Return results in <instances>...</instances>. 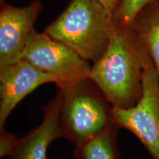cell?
Instances as JSON below:
<instances>
[{
    "label": "cell",
    "mask_w": 159,
    "mask_h": 159,
    "mask_svg": "<svg viewBox=\"0 0 159 159\" xmlns=\"http://www.w3.org/2000/svg\"><path fill=\"white\" fill-rule=\"evenodd\" d=\"M150 60L131 25H116L106 49L92 63L89 77L114 108H128L142 97L143 75Z\"/></svg>",
    "instance_id": "1"
},
{
    "label": "cell",
    "mask_w": 159,
    "mask_h": 159,
    "mask_svg": "<svg viewBox=\"0 0 159 159\" xmlns=\"http://www.w3.org/2000/svg\"><path fill=\"white\" fill-rule=\"evenodd\" d=\"M115 25L114 16L97 0H70L43 31L94 63L106 49Z\"/></svg>",
    "instance_id": "2"
},
{
    "label": "cell",
    "mask_w": 159,
    "mask_h": 159,
    "mask_svg": "<svg viewBox=\"0 0 159 159\" xmlns=\"http://www.w3.org/2000/svg\"><path fill=\"white\" fill-rule=\"evenodd\" d=\"M57 89L61 93L62 138L75 146L88 142L115 125L114 107L90 77Z\"/></svg>",
    "instance_id": "3"
},
{
    "label": "cell",
    "mask_w": 159,
    "mask_h": 159,
    "mask_svg": "<svg viewBox=\"0 0 159 159\" xmlns=\"http://www.w3.org/2000/svg\"><path fill=\"white\" fill-rule=\"evenodd\" d=\"M115 124L132 133L152 159H159V77L152 59L143 75L142 94L134 106L113 108Z\"/></svg>",
    "instance_id": "4"
},
{
    "label": "cell",
    "mask_w": 159,
    "mask_h": 159,
    "mask_svg": "<svg viewBox=\"0 0 159 159\" xmlns=\"http://www.w3.org/2000/svg\"><path fill=\"white\" fill-rule=\"evenodd\" d=\"M53 75L57 88L89 77L91 65L72 49L44 31L31 33L21 58Z\"/></svg>",
    "instance_id": "5"
},
{
    "label": "cell",
    "mask_w": 159,
    "mask_h": 159,
    "mask_svg": "<svg viewBox=\"0 0 159 159\" xmlns=\"http://www.w3.org/2000/svg\"><path fill=\"white\" fill-rule=\"evenodd\" d=\"M40 0L18 7L1 0L0 5V65L19 61L34 25L42 11Z\"/></svg>",
    "instance_id": "6"
},
{
    "label": "cell",
    "mask_w": 159,
    "mask_h": 159,
    "mask_svg": "<svg viewBox=\"0 0 159 159\" xmlns=\"http://www.w3.org/2000/svg\"><path fill=\"white\" fill-rule=\"evenodd\" d=\"M57 80L25 60L0 65V129L22 99L41 85Z\"/></svg>",
    "instance_id": "7"
},
{
    "label": "cell",
    "mask_w": 159,
    "mask_h": 159,
    "mask_svg": "<svg viewBox=\"0 0 159 159\" xmlns=\"http://www.w3.org/2000/svg\"><path fill=\"white\" fill-rule=\"evenodd\" d=\"M61 93L55 96L43 108L42 122L21 139L10 155V159H48L47 151L50 144L62 137L60 125Z\"/></svg>",
    "instance_id": "8"
},
{
    "label": "cell",
    "mask_w": 159,
    "mask_h": 159,
    "mask_svg": "<svg viewBox=\"0 0 159 159\" xmlns=\"http://www.w3.org/2000/svg\"><path fill=\"white\" fill-rule=\"evenodd\" d=\"M131 27L142 40L152 59L159 77V2L145 5L135 17Z\"/></svg>",
    "instance_id": "9"
},
{
    "label": "cell",
    "mask_w": 159,
    "mask_h": 159,
    "mask_svg": "<svg viewBox=\"0 0 159 159\" xmlns=\"http://www.w3.org/2000/svg\"><path fill=\"white\" fill-rule=\"evenodd\" d=\"M115 124L82 144L75 146L74 159H120Z\"/></svg>",
    "instance_id": "10"
},
{
    "label": "cell",
    "mask_w": 159,
    "mask_h": 159,
    "mask_svg": "<svg viewBox=\"0 0 159 159\" xmlns=\"http://www.w3.org/2000/svg\"><path fill=\"white\" fill-rule=\"evenodd\" d=\"M155 0H120L114 14L116 25H131L135 17L145 5Z\"/></svg>",
    "instance_id": "11"
},
{
    "label": "cell",
    "mask_w": 159,
    "mask_h": 159,
    "mask_svg": "<svg viewBox=\"0 0 159 159\" xmlns=\"http://www.w3.org/2000/svg\"><path fill=\"white\" fill-rule=\"evenodd\" d=\"M19 139L16 135L5 130V128L0 129V157L1 158L9 157L17 144Z\"/></svg>",
    "instance_id": "12"
},
{
    "label": "cell",
    "mask_w": 159,
    "mask_h": 159,
    "mask_svg": "<svg viewBox=\"0 0 159 159\" xmlns=\"http://www.w3.org/2000/svg\"><path fill=\"white\" fill-rule=\"evenodd\" d=\"M107 9L109 13L114 16V14L118 7L120 0H97Z\"/></svg>",
    "instance_id": "13"
},
{
    "label": "cell",
    "mask_w": 159,
    "mask_h": 159,
    "mask_svg": "<svg viewBox=\"0 0 159 159\" xmlns=\"http://www.w3.org/2000/svg\"><path fill=\"white\" fill-rule=\"evenodd\" d=\"M157 1H158V2H159V0H157Z\"/></svg>",
    "instance_id": "14"
}]
</instances>
